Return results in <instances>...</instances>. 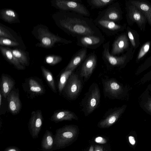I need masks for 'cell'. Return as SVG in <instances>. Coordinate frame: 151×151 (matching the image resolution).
<instances>
[{
    "mask_svg": "<svg viewBox=\"0 0 151 151\" xmlns=\"http://www.w3.org/2000/svg\"><path fill=\"white\" fill-rule=\"evenodd\" d=\"M59 20L61 27L73 37L83 35H102L93 21L75 12H65Z\"/></svg>",
    "mask_w": 151,
    "mask_h": 151,
    "instance_id": "6da1fadb",
    "label": "cell"
},
{
    "mask_svg": "<svg viewBox=\"0 0 151 151\" xmlns=\"http://www.w3.org/2000/svg\"><path fill=\"white\" fill-rule=\"evenodd\" d=\"M77 132V128L72 125H66L57 129L55 135L53 151L67 146L73 140Z\"/></svg>",
    "mask_w": 151,
    "mask_h": 151,
    "instance_id": "7a4b0ae2",
    "label": "cell"
},
{
    "mask_svg": "<svg viewBox=\"0 0 151 151\" xmlns=\"http://www.w3.org/2000/svg\"><path fill=\"white\" fill-rule=\"evenodd\" d=\"M101 97L97 84L93 83L90 86L84 99L83 111L86 115L91 113L98 106Z\"/></svg>",
    "mask_w": 151,
    "mask_h": 151,
    "instance_id": "3957f363",
    "label": "cell"
},
{
    "mask_svg": "<svg viewBox=\"0 0 151 151\" xmlns=\"http://www.w3.org/2000/svg\"><path fill=\"white\" fill-rule=\"evenodd\" d=\"M55 4L58 9L63 10L75 12L87 17L90 15L89 11L80 0H56Z\"/></svg>",
    "mask_w": 151,
    "mask_h": 151,
    "instance_id": "277c9868",
    "label": "cell"
},
{
    "mask_svg": "<svg viewBox=\"0 0 151 151\" xmlns=\"http://www.w3.org/2000/svg\"><path fill=\"white\" fill-rule=\"evenodd\" d=\"M38 38L40 42V46L46 48L52 47L57 42L68 44L72 41L56 36L50 32L47 29L40 28L38 30Z\"/></svg>",
    "mask_w": 151,
    "mask_h": 151,
    "instance_id": "5b68a950",
    "label": "cell"
},
{
    "mask_svg": "<svg viewBox=\"0 0 151 151\" xmlns=\"http://www.w3.org/2000/svg\"><path fill=\"white\" fill-rule=\"evenodd\" d=\"M119 2H114L103 10L100 11L97 18L119 24L123 18Z\"/></svg>",
    "mask_w": 151,
    "mask_h": 151,
    "instance_id": "8992f818",
    "label": "cell"
},
{
    "mask_svg": "<svg viewBox=\"0 0 151 151\" xmlns=\"http://www.w3.org/2000/svg\"><path fill=\"white\" fill-rule=\"evenodd\" d=\"M110 41L103 44L102 58L107 63L113 66H120L124 65L128 60L130 54L129 52L120 56H113L110 52Z\"/></svg>",
    "mask_w": 151,
    "mask_h": 151,
    "instance_id": "52a82bcc",
    "label": "cell"
},
{
    "mask_svg": "<svg viewBox=\"0 0 151 151\" xmlns=\"http://www.w3.org/2000/svg\"><path fill=\"white\" fill-rule=\"evenodd\" d=\"M95 25L105 34L113 36L123 31L126 25H121L114 22L96 18L93 21Z\"/></svg>",
    "mask_w": 151,
    "mask_h": 151,
    "instance_id": "ba28073f",
    "label": "cell"
},
{
    "mask_svg": "<svg viewBox=\"0 0 151 151\" xmlns=\"http://www.w3.org/2000/svg\"><path fill=\"white\" fill-rule=\"evenodd\" d=\"M131 4L129 1L126 2L127 22L129 24L131 21L136 22L141 30H144L145 28L147 20L143 14L136 6Z\"/></svg>",
    "mask_w": 151,
    "mask_h": 151,
    "instance_id": "9c48e42d",
    "label": "cell"
},
{
    "mask_svg": "<svg viewBox=\"0 0 151 151\" xmlns=\"http://www.w3.org/2000/svg\"><path fill=\"white\" fill-rule=\"evenodd\" d=\"M76 44L83 48L95 49L104 42L105 38L103 35H83L76 37Z\"/></svg>",
    "mask_w": 151,
    "mask_h": 151,
    "instance_id": "30bf717a",
    "label": "cell"
},
{
    "mask_svg": "<svg viewBox=\"0 0 151 151\" xmlns=\"http://www.w3.org/2000/svg\"><path fill=\"white\" fill-rule=\"evenodd\" d=\"M43 118L40 110L33 111L28 124V129L32 137L35 139L38 137L42 126Z\"/></svg>",
    "mask_w": 151,
    "mask_h": 151,
    "instance_id": "8fae6325",
    "label": "cell"
},
{
    "mask_svg": "<svg viewBox=\"0 0 151 151\" xmlns=\"http://www.w3.org/2000/svg\"><path fill=\"white\" fill-rule=\"evenodd\" d=\"M65 92L70 99H76L82 88V83L78 76L73 73L70 76L66 83Z\"/></svg>",
    "mask_w": 151,
    "mask_h": 151,
    "instance_id": "7c38bea8",
    "label": "cell"
},
{
    "mask_svg": "<svg viewBox=\"0 0 151 151\" xmlns=\"http://www.w3.org/2000/svg\"><path fill=\"white\" fill-rule=\"evenodd\" d=\"M97 62V57L94 52L87 55L83 63L81 70L80 76L84 79L89 78L95 69Z\"/></svg>",
    "mask_w": 151,
    "mask_h": 151,
    "instance_id": "4fadbf2b",
    "label": "cell"
},
{
    "mask_svg": "<svg viewBox=\"0 0 151 151\" xmlns=\"http://www.w3.org/2000/svg\"><path fill=\"white\" fill-rule=\"evenodd\" d=\"M129 45V39L127 36L125 34H121L114 40L110 53L113 56L119 55L127 50Z\"/></svg>",
    "mask_w": 151,
    "mask_h": 151,
    "instance_id": "5bb4252c",
    "label": "cell"
},
{
    "mask_svg": "<svg viewBox=\"0 0 151 151\" xmlns=\"http://www.w3.org/2000/svg\"><path fill=\"white\" fill-rule=\"evenodd\" d=\"M125 106H123L113 111L105 118L101 121L99 126L102 128L109 127L114 124L124 111Z\"/></svg>",
    "mask_w": 151,
    "mask_h": 151,
    "instance_id": "9a60e30c",
    "label": "cell"
},
{
    "mask_svg": "<svg viewBox=\"0 0 151 151\" xmlns=\"http://www.w3.org/2000/svg\"><path fill=\"white\" fill-rule=\"evenodd\" d=\"M87 49L82 48L78 51L73 56L70 62L66 67L65 71L74 70L81 62L84 61L87 56Z\"/></svg>",
    "mask_w": 151,
    "mask_h": 151,
    "instance_id": "2e32d148",
    "label": "cell"
},
{
    "mask_svg": "<svg viewBox=\"0 0 151 151\" xmlns=\"http://www.w3.org/2000/svg\"><path fill=\"white\" fill-rule=\"evenodd\" d=\"M8 108L10 112L16 115L19 112L21 104L18 93L14 91H12L7 97Z\"/></svg>",
    "mask_w": 151,
    "mask_h": 151,
    "instance_id": "e0dca14e",
    "label": "cell"
},
{
    "mask_svg": "<svg viewBox=\"0 0 151 151\" xmlns=\"http://www.w3.org/2000/svg\"><path fill=\"white\" fill-rule=\"evenodd\" d=\"M104 87L106 93L115 97H117L123 91L122 86L113 79L105 81L104 83Z\"/></svg>",
    "mask_w": 151,
    "mask_h": 151,
    "instance_id": "ac0fdd59",
    "label": "cell"
},
{
    "mask_svg": "<svg viewBox=\"0 0 151 151\" xmlns=\"http://www.w3.org/2000/svg\"><path fill=\"white\" fill-rule=\"evenodd\" d=\"M77 117L75 114L71 111L61 110L55 112L51 117V121L57 123L64 120L77 119Z\"/></svg>",
    "mask_w": 151,
    "mask_h": 151,
    "instance_id": "d6986e66",
    "label": "cell"
},
{
    "mask_svg": "<svg viewBox=\"0 0 151 151\" xmlns=\"http://www.w3.org/2000/svg\"><path fill=\"white\" fill-rule=\"evenodd\" d=\"M129 2L136 6L143 14L151 27V5L144 1H130Z\"/></svg>",
    "mask_w": 151,
    "mask_h": 151,
    "instance_id": "ffe728a7",
    "label": "cell"
},
{
    "mask_svg": "<svg viewBox=\"0 0 151 151\" xmlns=\"http://www.w3.org/2000/svg\"><path fill=\"white\" fill-rule=\"evenodd\" d=\"M55 135L52 132L46 130L41 142L42 150L45 151H52L54 147Z\"/></svg>",
    "mask_w": 151,
    "mask_h": 151,
    "instance_id": "44dd1931",
    "label": "cell"
},
{
    "mask_svg": "<svg viewBox=\"0 0 151 151\" xmlns=\"http://www.w3.org/2000/svg\"><path fill=\"white\" fill-rule=\"evenodd\" d=\"M1 79L0 92L4 97L6 98L12 91L15 84L14 82L7 76H3Z\"/></svg>",
    "mask_w": 151,
    "mask_h": 151,
    "instance_id": "7402d4cb",
    "label": "cell"
},
{
    "mask_svg": "<svg viewBox=\"0 0 151 151\" xmlns=\"http://www.w3.org/2000/svg\"><path fill=\"white\" fill-rule=\"evenodd\" d=\"M0 49L3 55L10 63L13 64L17 69L22 70L24 67L22 65L18 60L14 57L10 49L0 46Z\"/></svg>",
    "mask_w": 151,
    "mask_h": 151,
    "instance_id": "603a6c76",
    "label": "cell"
},
{
    "mask_svg": "<svg viewBox=\"0 0 151 151\" xmlns=\"http://www.w3.org/2000/svg\"><path fill=\"white\" fill-rule=\"evenodd\" d=\"M1 18L4 21L9 23L14 22L18 19V16L15 12L12 9H5L0 13Z\"/></svg>",
    "mask_w": 151,
    "mask_h": 151,
    "instance_id": "cb8c5ba5",
    "label": "cell"
},
{
    "mask_svg": "<svg viewBox=\"0 0 151 151\" xmlns=\"http://www.w3.org/2000/svg\"><path fill=\"white\" fill-rule=\"evenodd\" d=\"M116 0H88V4L92 9H101L108 6Z\"/></svg>",
    "mask_w": 151,
    "mask_h": 151,
    "instance_id": "d4e9b609",
    "label": "cell"
},
{
    "mask_svg": "<svg viewBox=\"0 0 151 151\" xmlns=\"http://www.w3.org/2000/svg\"><path fill=\"white\" fill-rule=\"evenodd\" d=\"M14 57L23 66H27L28 61L26 53L23 51L18 49H10Z\"/></svg>",
    "mask_w": 151,
    "mask_h": 151,
    "instance_id": "484cf974",
    "label": "cell"
},
{
    "mask_svg": "<svg viewBox=\"0 0 151 151\" xmlns=\"http://www.w3.org/2000/svg\"><path fill=\"white\" fill-rule=\"evenodd\" d=\"M73 71L69 70L65 71L61 75L58 83V88L61 92L67 82L68 81Z\"/></svg>",
    "mask_w": 151,
    "mask_h": 151,
    "instance_id": "4316f807",
    "label": "cell"
},
{
    "mask_svg": "<svg viewBox=\"0 0 151 151\" xmlns=\"http://www.w3.org/2000/svg\"><path fill=\"white\" fill-rule=\"evenodd\" d=\"M41 69L43 75L50 86L55 93L56 92L54 80L51 73L44 66H42Z\"/></svg>",
    "mask_w": 151,
    "mask_h": 151,
    "instance_id": "83f0119b",
    "label": "cell"
},
{
    "mask_svg": "<svg viewBox=\"0 0 151 151\" xmlns=\"http://www.w3.org/2000/svg\"><path fill=\"white\" fill-rule=\"evenodd\" d=\"M29 89L32 92L38 94H42L44 92L42 86L36 81L30 79L29 81Z\"/></svg>",
    "mask_w": 151,
    "mask_h": 151,
    "instance_id": "f1b7e54d",
    "label": "cell"
},
{
    "mask_svg": "<svg viewBox=\"0 0 151 151\" xmlns=\"http://www.w3.org/2000/svg\"><path fill=\"white\" fill-rule=\"evenodd\" d=\"M127 29L128 38L132 46L134 48L136 49L138 46L137 43L136 35L134 33V31L131 30L129 27H127Z\"/></svg>",
    "mask_w": 151,
    "mask_h": 151,
    "instance_id": "f546056e",
    "label": "cell"
},
{
    "mask_svg": "<svg viewBox=\"0 0 151 151\" xmlns=\"http://www.w3.org/2000/svg\"><path fill=\"white\" fill-rule=\"evenodd\" d=\"M62 60V58L58 55H50L47 56L45 58L46 62L51 65L56 64Z\"/></svg>",
    "mask_w": 151,
    "mask_h": 151,
    "instance_id": "4dcf8cb0",
    "label": "cell"
},
{
    "mask_svg": "<svg viewBox=\"0 0 151 151\" xmlns=\"http://www.w3.org/2000/svg\"><path fill=\"white\" fill-rule=\"evenodd\" d=\"M0 45L2 46H16L19 45V44L17 41L8 38L0 37Z\"/></svg>",
    "mask_w": 151,
    "mask_h": 151,
    "instance_id": "1f68e13d",
    "label": "cell"
},
{
    "mask_svg": "<svg viewBox=\"0 0 151 151\" xmlns=\"http://www.w3.org/2000/svg\"><path fill=\"white\" fill-rule=\"evenodd\" d=\"M150 42H148L145 43L141 48L137 57V59L140 60L147 52L149 50Z\"/></svg>",
    "mask_w": 151,
    "mask_h": 151,
    "instance_id": "d6a6232c",
    "label": "cell"
},
{
    "mask_svg": "<svg viewBox=\"0 0 151 151\" xmlns=\"http://www.w3.org/2000/svg\"><path fill=\"white\" fill-rule=\"evenodd\" d=\"M0 37L8 38L17 41L16 39L9 32V31L1 26H0Z\"/></svg>",
    "mask_w": 151,
    "mask_h": 151,
    "instance_id": "836d02e7",
    "label": "cell"
},
{
    "mask_svg": "<svg viewBox=\"0 0 151 151\" xmlns=\"http://www.w3.org/2000/svg\"><path fill=\"white\" fill-rule=\"evenodd\" d=\"M3 151H21V150L18 147L12 146L6 147Z\"/></svg>",
    "mask_w": 151,
    "mask_h": 151,
    "instance_id": "e575fe53",
    "label": "cell"
},
{
    "mask_svg": "<svg viewBox=\"0 0 151 151\" xmlns=\"http://www.w3.org/2000/svg\"><path fill=\"white\" fill-rule=\"evenodd\" d=\"M95 141L97 143L104 144L106 142V139L101 137H98L95 139Z\"/></svg>",
    "mask_w": 151,
    "mask_h": 151,
    "instance_id": "d590c367",
    "label": "cell"
},
{
    "mask_svg": "<svg viewBox=\"0 0 151 151\" xmlns=\"http://www.w3.org/2000/svg\"><path fill=\"white\" fill-rule=\"evenodd\" d=\"M145 106L147 109L151 113V98L149 99L146 103Z\"/></svg>",
    "mask_w": 151,
    "mask_h": 151,
    "instance_id": "8d00e7d4",
    "label": "cell"
},
{
    "mask_svg": "<svg viewBox=\"0 0 151 151\" xmlns=\"http://www.w3.org/2000/svg\"><path fill=\"white\" fill-rule=\"evenodd\" d=\"M129 143L132 145H135L136 141L134 138L132 136H129Z\"/></svg>",
    "mask_w": 151,
    "mask_h": 151,
    "instance_id": "74e56055",
    "label": "cell"
},
{
    "mask_svg": "<svg viewBox=\"0 0 151 151\" xmlns=\"http://www.w3.org/2000/svg\"><path fill=\"white\" fill-rule=\"evenodd\" d=\"M94 151H103V147L101 146L96 145L95 147Z\"/></svg>",
    "mask_w": 151,
    "mask_h": 151,
    "instance_id": "f35d334b",
    "label": "cell"
},
{
    "mask_svg": "<svg viewBox=\"0 0 151 151\" xmlns=\"http://www.w3.org/2000/svg\"><path fill=\"white\" fill-rule=\"evenodd\" d=\"M2 94L0 92V106H1V100H2Z\"/></svg>",
    "mask_w": 151,
    "mask_h": 151,
    "instance_id": "ab89813d",
    "label": "cell"
},
{
    "mask_svg": "<svg viewBox=\"0 0 151 151\" xmlns=\"http://www.w3.org/2000/svg\"><path fill=\"white\" fill-rule=\"evenodd\" d=\"M88 151H94L93 147L92 146L90 147Z\"/></svg>",
    "mask_w": 151,
    "mask_h": 151,
    "instance_id": "60d3db41",
    "label": "cell"
}]
</instances>
